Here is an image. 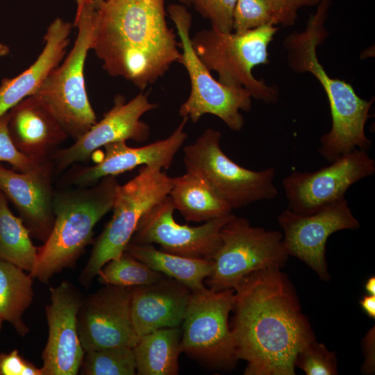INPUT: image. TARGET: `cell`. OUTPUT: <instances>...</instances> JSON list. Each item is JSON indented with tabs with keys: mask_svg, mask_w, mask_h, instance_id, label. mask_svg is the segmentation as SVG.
I'll list each match as a JSON object with an SVG mask.
<instances>
[{
	"mask_svg": "<svg viewBox=\"0 0 375 375\" xmlns=\"http://www.w3.org/2000/svg\"><path fill=\"white\" fill-rule=\"evenodd\" d=\"M230 324L245 375H294L298 353L315 340L295 290L281 267L251 272L235 288Z\"/></svg>",
	"mask_w": 375,
	"mask_h": 375,
	"instance_id": "6da1fadb",
	"label": "cell"
},
{
	"mask_svg": "<svg viewBox=\"0 0 375 375\" xmlns=\"http://www.w3.org/2000/svg\"><path fill=\"white\" fill-rule=\"evenodd\" d=\"M165 1L106 0L97 8L91 49L110 76L144 90L180 62Z\"/></svg>",
	"mask_w": 375,
	"mask_h": 375,
	"instance_id": "7a4b0ae2",
	"label": "cell"
},
{
	"mask_svg": "<svg viewBox=\"0 0 375 375\" xmlns=\"http://www.w3.org/2000/svg\"><path fill=\"white\" fill-rule=\"evenodd\" d=\"M330 3V0H320L306 30L288 35L284 42L290 67L312 74L328 97L332 125L321 137L318 152L329 163L356 149H369L372 141L365 135V126L374 101L360 98L346 81L331 78L319 62L317 47L326 35L324 24Z\"/></svg>",
	"mask_w": 375,
	"mask_h": 375,
	"instance_id": "3957f363",
	"label": "cell"
},
{
	"mask_svg": "<svg viewBox=\"0 0 375 375\" xmlns=\"http://www.w3.org/2000/svg\"><path fill=\"white\" fill-rule=\"evenodd\" d=\"M118 185L115 176H108L92 185L54 194V224L47 240L38 247L29 273L33 278L49 284L54 275L76 266L92 242L95 225L112 210Z\"/></svg>",
	"mask_w": 375,
	"mask_h": 375,
	"instance_id": "277c9868",
	"label": "cell"
},
{
	"mask_svg": "<svg viewBox=\"0 0 375 375\" xmlns=\"http://www.w3.org/2000/svg\"><path fill=\"white\" fill-rule=\"evenodd\" d=\"M278 28L266 24L242 33H224L213 27L197 31L191 38L192 46L204 65L219 75L224 85L245 88L265 103H276V88L256 79L252 69L268 63V46Z\"/></svg>",
	"mask_w": 375,
	"mask_h": 375,
	"instance_id": "5b68a950",
	"label": "cell"
},
{
	"mask_svg": "<svg viewBox=\"0 0 375 375\" xmlns=\"http://www.w3.org/2000/svg\"><path fill=\"white\" fill-rule=\"evenodd\" d=\"M171 187L170 177L162 169L149 165L142 166L133 178L118 185L112 217L94 242L78 277L84 288H90L108 262L123 254L142 217L169 194Z\"/></svg>",
	"mask_w": 375,
	"mask_h": 375,
	"instance_id": "8992f818",
	"label": "cell"
},
{
	"mask_svg": "<svg viewBox=\"0 0 375 375\" xmlns=\"http://www.w3.org/2000/svg\"><path fill=\"white\" fill-rule=\"evenodd\" d=\"M96 7L90 2L76 13L78 29L74 44L33 95L49 108L69 137L74 140L96 122L84 79V66L92 42Z\"/></svg>",
	"mask_w": 375,
	"mask_h": 375,
	"instance_id": "52a82bcc",
	"label": "cell"
},
{
	"mask_svg": "<svg viewBox=\"0 0 375 375\" xmlns=\"http://www.w3.org/2000/svg\"><path fill=\"white\" fill-rule=\"evenodd\" d=\"M221 138L219 131L208 128L194 143L185 147L187 172L199 178L232 210L276 198L275 169L254 171L235 163L222 149Z\"/></svg>",
	"mask_w": 375,
	"mask_h": 375,
	"instance_id": "ba28073f",
	"label": "cell"
},
{
	"mask_svg": "<svg viewBox=\"0 0 375 375\" xmlns=\"http://www.w3.org/2000/svg\"><path fill=\"white\" fill-rule=\"evenodd\" d=\"M167 12L180 38L182 51L179 62L186 69L191 83L190 94L180 106L179 115L193 123L206 114L213 115L232 131H241L244 121L240 110H251V93L245 88L224 85L213 78L192 46V15L184 6L169 5Z\"/></svg>",
	"mask_w": 375,
	"mask_h": 375,
	"instance_id": "9c48e42d",
	"label": "cell"
},
{
	"mask_svg": "<svg viewBox=\"0 0 375 375\" xmlns=\"http://www.w3.org/2000/svg\"><path fill=\"white\" fill-rule=\"evenodd\" d=\"M221 245L212 258L213 269L207 278L209 289H234L253 272L282 267L288 254L283 234L252 226L248 219L234 216L220 231Z\"/></svg>",
	"mask_w": 375,
	"mask_h": 375,
	"instance_id": "30bf717a",
	"label": "cell"
},
{
	"mask_svg": "<svg viewBox=\"0 0 375 375\" xmlns=\"http://www.w3.org/2000/svg\"><path fill=\"white\" fill-rule=\"evenodd\" d=\"M234 289L192 292L181 327V351L212 369L233 368L237 358L228 317Z\"/></svg>",
	"mask_w": 375,
	"mask_h": 375,
	"instance_id": "8fae6325",
	"label": "cell"
},
{
	"mask_svg": "<svg viewBox=\"0 0 375 375\" xmlns=\"http://www.w3.org/2000/svg\"><path fill=\"white\" fill-rule=\"evenodd\" d=\"M374 172L375 161L367 150L359 149L314 172L294 170L282 181L288 208L302 215L313 213L344 197L353 184Z\"/></svg>",
	"mask_w": 375,
	"mask_h": 375,
	"instance_id": "7c38bea8",
	"label": "cell"
},
{
	"mask_svg": "<svg viewBox=\"0 0 375 375\" xmlns=\"http://www.w3.org/2000/svg\"><path fill=\"white\" fill-rule=\"evenodd\" d=\"M278 222L283 230L288 254L305 262L324 281L330 279L325 257L329 236L341 230L360 227L344 197L308 215L287 208L278 215Z\"/></svg>",
	"mask_w": 375,
	"mask_h": 375,
	"instance_id": "4fadbf2b",
	"label": "cell"
},
{
	"mask_svg": "<svg viewBox=\"0 0 375 375\" xmlns=\"http://www.w3.org/2000/svg\"><path fill=\"white\" fill-rule=\"evenodd\" d=\"M175 208L169 195L153 206L140 219L129 243L158 244L161 250L185 257L212 260L221 245L220 231L233 213L203 224H180L174 218Z\"/></svg>",
	"mask_w": 375,
	"mask_h": 375,
	"instance_id": "5bb4252c",
	"label": "cell"
},
{
	"mask_svg": "<svg viewBox=\"0 0 375 375\" xmlns=\"http://www.w3.org/2000/svg\"><path fill=\"white\" fill-rule=\"evenodd\" d=\"M131 287L105 285L83 299L78 334L85 351L112 347H133L139 341L131 312Z\"/></svg>",
	"mask_w": 375,
	"mask_h": 375,
	"instance_id": "9a60e30c",
	"label": "cell"
},
{
	"mask_svg": "<svg viewBox=\"0 0 375 375\" xmlns=\"http://www.w3.org/2000/svg\"><path fill=\"white\" fill-rule=\"evenodd\" d=\"M45 307L48 338L42 351V375H76L84 357L78 334L77 315L83 301L81 292L64 281L51 287Z\"/></svg>",
	"mask_w": 375,
	"mask_h": 375,
	"instance_id": "2e32d148",
	"label": "cell"
},
{
	"mask_svg": "<svg viewBox=\"0 0 375 375\" xmlns=\"http://www.w3.org/2000/svg\"><path fill=\"white\" fill-rule=\"evenodd\" d=\"M157 107L158 104L151 103L148 94L142 92L127 102L121 95L116 97L113 106L99 122L71 146L52 154L57 170L61 172L74 163L87 160L96 149L111 142L128 140L146 142L150 128L140 118Z\"/></svg>",
	"mask_w": 375,
	"mask_h": 375,
	"instance_id": "e0dca14e",
	"label": "cell"
},
{
	"mask_svg": "<svg viewBox=\"0 0 375 375\" xmlns=\"http://www.w3.org/2000/svg\"><path fill=\"white\" fill-rule=\"evenodd\" d=\"M51 173L49 161L26 172L0 165V191L15 205L31 238L43 243L55 220Z\"/></svg>",
	"mask_w": 375,
	"mask_h": 375,
	"instance_id": "ac0fdd59",
	"label": "cell"
},
{
	"mask_svg": "<svg viewBox=\"0 0 375 375\" xmlns=\"http://www.w3.org/2000/svg\"><path fill=\"white\" fill-rule=\"evenodd\" d=\"M189 119L183 117L174 131L167 138L139 147H131L126 141L106 144L104 157L94 165L79 169L72 174L69 183L88 187L108 176H116L139 165L169 169L188 138L184 128Z\"/></svg>",
	"mask_w": 375,
	"mask_h": 375,
	"instance_id": "d6986e66",
	"label": "cell"
},
{
	"mask_svg": "<svg viewBox=\"0 0 375 375\" xmlns=\"http://www.w3.org/2000/svg\"><path fill=\"white\" fill-rule=\"evenodd\" d=\"M10 138L23 154L38 163L49 156L69 138L46 104L37 96L26 97L8 111Z\"/></svg>",
	"mask_w": 375,
	"mask_h": 375,
	"instance_id": "ffe728a7",
	"label": "cell"
},
{
	"mask_svg": "<svg viewBox=\"0 0 375 375\" xmlns=\"http://www.w3.org/2000/svg\"><path fill=\"white\" fill-rule=\"evenodd\" d=\"M191 294L187 286L166 276L131 287V318L138 338L157 329L180 327Z\"/></svg>",
	"mask_w": 375,
	"mask_h": 375,
	"instance_id": "44dd1931",
	"label": "cell"
},
{
	"mask_svg": "<svg viewBox=\"0 0 375 375\" xmlns=\"http://www.w3.org/2000/svg\"><path fill=\"white\" fill-rule=\"evenodd\" d=\"M73 24L60 17L48 26L44 47L37 60L12 78L0 85V117L28 96L33 95L52 71L62 62L69 44Z\"/></svg>",
	"mask_w": 375,
	"mask_h": 375,
	"instance_id": "7402d4cb",
	"label": "cell"
},
{
	"mask_svg": "<svg viewBox=\"0 0 375 375\" xmlns=\"http://www.w3.org/2000/svg\"><path fill=\"white\" fill-rule=\"evenodd\" d=\"M125 251L152 269L181 282L192 292L206 288L204 280L211 275L213 269L212 260L170 253L150 244L129 243Z\"/></svg>",
	"mask_w": 375,
	"mask_h": 375,
	"instance_id": "603a6c76",
	"label": "cell"
},
{
	"mask_svg": "<svg viewBox=\"0 0 375 375\" xmlns=\"http://www.w3.org/2000/svg\"><path fill=\"white\" fill-rule=\"evenodd\" d=\"M170 179L168 195L186 221L206 222L232 212V208L194 174L187 172Z\"/></svg>",
	"mask_w": 375,
	"mask_h": 375,
	"instance_id": "cb8c5ba5",
	"label": "cell"
},
{
	"mask_svg": "<svg viewBox=\"0 0 375 375\" xmlns=\"http://www.w3.org/2000/svg\"><path fill=\"white\" fill-rule=\"evenodd\" d=\"M181 338V326L157 329L141 337L133 347L136 374H178Z\"/></svg>",
	"mask_w": 375,
	"mask_h": 375,
	"instance_id": "d4e9b609",
	"label": "cell"
},
{
	"mask_svg": "<svg viewBox=\"0 0 375 375\" xmlns=\"http://www.w3.org/2000/svg\"><path fill=\"white\" fill-rule=\"evenodd\" d=\"M33 278L22 268L0 260V313L17 333L24 337L29 332L22 317L31 305Z\"/></svg>",
	"mask_w": 375,
	"mask_h": 375,
	"instance_id": "484cf974",
	"label": "cell"
},
{
	"mask_svg": "<svg viewBox=\"0 0 375 375\" xmlns=\"http://www.w3.org/2000/svg\"><path fill=\"white\" fill-rule=\"evenodd\" d=\"M38 247L20 217L10 210L6 197L0 191V260L30 273L34 268Z\"/></svg>",
	"mask_w": 375,
	"mask_h": 375,
	"instance_id": "4316f807",
	"label": "cell"
},
{
	"mask_svg": "<svg viewBox=\"0 0 375 375\" xmlns=\"http://www.w3.org/2000/svg\"><path fill=\"white\" fill-rule=\"evenodd\" d=\"M97 276L103 285L134 287L152 283L165 275L124 251L119 258L108 262Z\"/></svg>",
	"mask_w": 375,
	"mask_h": 375,
	"instance_id": "83f0119b",
	"label": "cell"
},
{
	"mask_svg": "<svg viewBox=\"0 0 375 375\" xmlns=\"http://www.w3.org/2000/svg\"><path fill=\"white\" fill-rule=\"evenodd\" d=\"M79 372L82 375H135L133 348L120 346L85 351Z\"/></svg>",
	"mask_w": 375,
	"mask_h": 375,
	"instance_id": "f1b7e54d",
	"label": "cell"
},
{
	"mask_svg": "<svg viewBox=\"0 0 375 375\" xmlns=\"http://www.w3.org/2000/svg\"><path fill=\"white\" fill-rule=\"evenodd\" d=\"M295 367L301 369L307 375L338 374L335 353L329 351L324 344L317 342L315 339L298 353Z\"/></svg>",
	"mask_w": 375,
	"mask_h": 375,
	"instance_id": "f546056e",
	"label": "cell"
},
{
	"mask_svg": "<svg viewBox=\"0 0 375 375\" xmlns=\"http://www.w3.org/2000/svg\"><path fill=\"white\" fill-rule=\"evenodd\" d=\"M269 24H276L265 0H237L233 31L242 33Z\"/></svg>",
	"mask_w": 375,
	"mask_h": 375,
	"instance_id": "4dcf8cb0",
	"label": "cell"
},
{
	"mask_svg": "<svg viewBox=\"0 0 375 375\" xmlns=\"http://www.w3.org/2000/svg\"><path fill=\"white\" fill-rule=\"evenodd\" d=\"M237 0H192L195 9L213 27L224 33L233 31V12Z\"/></svg>",
	"mask_w": 375,
	"mask_h": 375,
	"instance_id": "1f68e13d",
	"label": "cell"
},
{
	"mask_svg": "<svg viewBox=\"0 0 375 375\" xmlns=\"http://www.w3.org/2000/svg\"><path fill=\"white\" fill-rule=\"evenodd\" d=\"M8 112L0 117V162H8L21 172L38 168L43 163L32 160L19 151L14 144L8 131Z\"/></svg>",
	"mask_w": 375,
	"mask_h": 375,
	"instance_id": "d6a6232c",
	"label": "cell"
},
{
	"mask_svg": "<svg viewBox=\"0 0 375 375\" xmlns=\"http://www.w3.org/2000/svg\"><path fill=\"white\" fill-rule=\"evenodd\" d=\"M269 5L276 24L292 26L297 17L298 10L305 6L318 5L320 0H265Z\"/></svg>",
	"mask_w": 375,
	"mask_h": 375,
	"instance_id": "836d02e7",
	"label": "cell"
},
{
	"mask_svg": "<svg viewBox=\"0 0 375 375\" xmlns=\"http://www.w3.org/2000/svg\"><path fill=\"white\" fill-rule=\"evenodd\" d=\"M0 375H42V372L13 349L0 353Z\"/></svg>",
	"mask_w": 375,
	"mask_h": 375,
	"instance_id": "e575fe53",
	"label": "cell"
},
{
	"mask_svg": "<svg viewBox=\"0 0 375 375\" xmlns=\"http://www.w3.org/2000/svg\"><path fill=\"white\" fill-rule=\"evenodd\" d=\"M365 360L362 365V372L366 374H372L375 372V328L374 326L367 333L362 342Z\"/></svg>",
	"mask_w": 375,
	"mask_h": 375,
	"instance_id": "d590c367",
	"label": "cell"
},
{
	"mask_svg": "<svg viewBox=\"0 0 375 375\" xmlns=\"http://www.w3.org/2000/svg\"><path fill=\"white\" fill-rule=\"evenodd\" d=\"M360 305L367 316L375 319V295H364L360 301Z\"/></svg>",
	"mask_w": 375,
	"mask_h": 375,
	"instance_id": "8d00e7d4",
	"label": "cell"
},
{
	"mask_svg": "<svg viewBox=\"0 0 375 375\" xmlns=\"http://www.w3.org/2000/svg\"><path fill=\"white\" fill-rule=\"evenodd\" d=\"M365 289L367 294L375 295V277H369L365 283Z\"/></svg>",
	"mask_w": 375,
	"mask_h": 375,
	"instance_id": "74e56055",
	"label": "cell"
},
{
	"mask_svg": "<svg viewBox=\"0 0 375 375\" xmlns=\"http://www.w3.org/2000/svg\"><path fill=\"white\" fill-rule=\"evenodd\" d=\"M74 1L76 3V12L80 11L85 4L91 2L90 0H74Z\"/></svg>",
	"mask_w": 375,
	"mask_h": 375,
	"instance_id": "f35d334b",
	"label": "cell"
},
{
	"mask_svg": "<svg viewBox=\"0 0 375 375\" xmlns=\"http://www.w3.org/2000/svg\"><path fill=\"white\" fill-rule=\"evenodd\" d=\"M9 53V47L2 43H0V58Z\"/></svg>",
	"mask_w": 375,
	"mask_h": 375,
	"instance_id": "ab89813d",
	"label": "cell"
},
{
	"mask_svg": "<svg viewBox=\"0 0 375 375\" xmlns=\"http://www.w3.org/2000/svg\"><path fill=\"white\" fill-rule=\"evenodd\" d=\"M92 3L96 7V8L106 0H90Z\"/></svg>",
	"mask_w": 375,
	"mask_h": 375,
	"instance_id": "60d3db41",
	"label": "cell"
},
{
	"mask_svg": "<svg viewBox=\"0 0 375 375\" xmlns=\"http://www.w3.org/2000/svg\"><path fill=\"white\" fill-rule=\"evenodd\" d=\"M3 322V320L2 317L1 315V313H0V329L1 328Z\"/></svg>",
	"mask_w": 375,
	"mask_h": 375,
	"instance_id": "b9f144b4",
	"label": "cell"
},
{
	"mask_svg": "<svg viewBox=\"0 0 375 375\" xmlns=\"http://www.w3.org/2000/svg\"><path fill=\"white\" fill-rule=\"evenodd\" d=\"M185 1H188L189 3H191L192 0H185Z\"/></svg>",
	"mask_w": 375,
	"mask_h": 375,
	"instance_id": "7bdbcfd3",
	"label": "cell"
}]
</instances>
